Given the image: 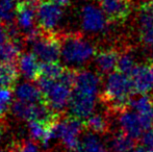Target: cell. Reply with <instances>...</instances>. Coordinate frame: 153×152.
<instances>
[{"label":"cell","instance_id":"6da1fadb","mask_svg":"<svg viewBox=\"0 0 153 152\" xmlns=\"http://www.w3.org/2000/svg\"><path fill=\"white\" fill-rule=\"evenodd\" d=\"M100 89L101 79L97 73L88 70L77 72L68 108L71 116L87 120L94 114Z\"/></svg>","mask_w":153,"mask_h":152},{"label":"cell","instance_id":"7a4b0ae2","mask_svg":"<svg viewBox=\"0 0 153 152\" xmlns=\"http://www.w3.org/2000/svg\"><path fill=\"white\" fill-rule=\"evenodd\" d=\"M61 59L66 68L76 70L83 67L95 56V47L90 41L78 33L59 36Z\"/></svg>","mask_w":153,"mask_h":152},{"label":"cell","instance_id":"3957f363","mask_svg":"<svg viewBox=\"0 0 153 152\" xmlns=\"http://www.w3.org/2000/svg\"><path fill=\"white\" fill-rule=\"evenodd\" d=\"M134 93L132 80L119 71H114L106 76L103 83L102 97L113 110H122L128 104Z\"/></svg>","mask_w":153,"mask_h":152},{"label":"cell","instance_id":"277c9868","mask_svg":"<svg viewBox=\"0 0 153 152\" xmlns=\"http://www.w3.org/2000/svg\"><path fill=\"white\" fill-rule=\"evenodd\" d=\"M36 85L43 94L44 102L55 114L62 115L69 108L73 87L62 83L59 79H50L40 76Z\"/></svg>","mask_w":153,"mask_h":152},{"label":"cell","instance_id":"5b68a950","mask_svg":"<svg viewBox=\"0 0 153 152\" xmlns=\"http://www.w3.org/2000/svg\"><path fill=\"white\" fill-rule=\"evenodd\" d=\"M85 123L75 117L59 116L51 124L53 138L61 141L62 147L68 151H73L80 143V136Z\"/></svg>","mask_w":153,"mask_h":152},{"label":"cell","instance_id":"8992f818","mask_svg":"<svg viewBox=\"0 0 153 152\" xmlns=\"http://www.w3.org/2000/svg\"><path fill=\"white\" fill-rule=\"evenodd\" d=\"M30 46L41 63H54L61 59V39L56 33L41 30Z\"/></svg>","mask_w":153,"mask_h":152},{"label":"cell","instance_id":"52a82bcc","mask_svg":"<svg viewBox=\"0 0 153 152\" xmlns=\"http://www.w3.org/2000/svg\"><path fill=\"white\" fill-rule=\"evenodd\" d=\"M62 18V6L50 0L41 1L36 10V25L43 31L54 33Z\"/></svg>","mask_w":153,"mask_h":152},{"label":"cell","instance_id":"ba28073f","mask_svg":"<svg viewBox=\"0 0 153 152\" xmlns=\"http://www.w3.org/2000/svg\"><path fill=\"white\" fill-rule=\"evenodd\" d=\"M109 19L101 7L94 4H87L81 12V27L83 31L92 35L104 33L108 26Z\"/></svg>","mask_w":153,"mask_h":152},{"label":"cell","instance_id":"9c48e42d","mask_svg":"<svg viewBox=\"0 0 153 152\" xmlns=\"http://www.w3.org/2000/svg\"><path fill=\"white\" fill-rule=\"evenodd\" d=\"M118 125L122 132L133 140L142 139L144 133L148 131L142 118L128 106L120 110L118 116Z\"/></svg>","mask_w":153,"mask_h":152},{"label":"cell","instance_id":"30bf717a","mask_svg":"<svg viewBox=\"0 0 153 152\" xmlns=\"http://www.w3.org/2000/svg\"><path fill=\"white\" fill-rule=\"evenodd\" d=\"M137 24L141 42L146 47L153 48V2H144L140 6Z\"/></svg>","mask_w":153,"mask_h":152},{"label":"cell","instance_id":"8fae6325","mask_svg":"<svg viewBox=\"0 0 153 152\" xmlns=\"http://www.w3.org/2000/svg\"><path fill=\"white\" fill-rule=\"evenodd\" d=\"M135 94L145 95L153 90V63L150 65H139L131 75Z\"/></svg>","mask_w":153,"mask_h":152},{"label":"cell","instance_id":"7c38bea8","mask_svg":"<svg viewBox=\"0 0 153 152\" xmlns=\"http://www.w3.org/2000/svg\"><path fill=\"white\" fill-rule=\"evenodd\" d=\"M128 108L133 110L142 118L147 130L153 128V99L147 94L132 97L129 100Z\"/></svg>","mask_w":153,"mask_h":152},{"label":"cell","instance_id":"4fadbf2b","mask_svg":"<svg viewBox=\"0 0 153 152\" xmlns=\"http://www.w3.org/2000/svg\"><path fill=\"white\" fill-rule=\"evenodd\" d=\"M19 72L28 81H36L40 77V59L33 52H21L17 62Z\"/></svg>","mask_w":153,"mask_h":152},{"label":"cell","instance_id":"5bb4252c","mask_svg":"<svg viewBox=\"0 0 153 152\" xmlns=\"http://www.w3.org/2000/svg\"><path fill=\"white\" fill-rule=\"evenodd\" d=\"M99 2L107 18L113 21H123L131 10V0H99Z\"/></svg>","mask_w":153,"mask_h":152},{"label":"cell","instance_id":"9a60e30c","mask_svg":"<svg viewBox=\"0 0 153 152\" xmlns=\"http://www.w3.org/2000/svg\"><path fill=\"white\" fill-rule=\"evenodd\" d=\"M119 53L115 49H105L95 55V65L99 73L107 74L117 69L119 62Z\"/></svg>","mask_w":153,"mask_h":152},{"label":"cell","instance_id":"2e32d148","mask_svg":"<svg viewBox=\"0 0 153 152\" xmlns=\"http://www.w3.org/2000/svg\"><path fill=\"white\" fill-rule=\"evenodd\" d=\"M16 99L28 103H41L44 102L43 94L38 85H33L30 81H25L18 85L15 90Z\"/></svg>","mask_w":153,"mask_h":152},{"label":"cell","instance_id":"e0dca14e","mask_svg":"<svg viewBox=\"0 0 153 152\" xmlns=\"http://www.w3.org/2000/svg\"><path fill=\"white\" fill-rule=\"evenodd\" d=\"M71 152H111V150L99 138V134L89 131L83 134L77 148Z\"/></svg>","mask_w":153,"mask_h":152},{"label":"cell","instance_id":"ac0fdd59","mask_svg":"<svg viewBox=\"0 0 153 152\" xmlns=\"http://www.w3.org/2000/svg\"><path fill=\"white\" fill-rule=\"evenodd\" d=\"M19 73L17 64H0V87L13 90Z\"/></svg>","mask_w":153,"mask_h":152},{"label":"cell","instance_id":"d6986e66","mask_svg":"<svg viewBox=\"0 0 153 152\" xmlns=\"http://www.w3.org/2000/svg\"><path fill=\"white\" fill-rule=\"evenodd\" d=\"M134 141L124 132H117L111 136L108 148L111 152H129L135 147Z\"/></svg>","mask_w":153,"mask_h":152},{"label":"cell","instance_id":"ffe728a7","mask_svg":"<svg viewBox=\"0 0 153 152\" xmlns=\"http://www.w3.org/2000/svg\"><path fill=\"white\" fill-rule=\"evenodd\" d=\"M18 3V0H0V22L3 25L15 23Z\"/></svg>","mask_w":153,"mask_h":152},{"label":"cell","instance_id":"44dd1931","mask_svg":"<svg viewBox=\"0 0 153 152\" xmlns=\"http://www.w3.org/2000/svg\"><path fill=\"white\" fill-rule=\"evenodd\" d=\"M22 47L8 41L0 47V64H17Z\"/></svg>","mask_w":153,"mask_h":152},{"label":"cell","instance_id":"7402d4cb","mask_svg":"<svg viewBox=\"0 0 153 152\" xmlns=\"http://www.w3.org/2000/svg\"><path fill=\"white\" fill-rule=\"evenodd\" d=\"M107 119L104 115L94 113L92 116H90L85 121V127L89 129V131L94 132L97 134L104 133L107 129Z\"/></svg>","mask_w":153,"mask_h":152},{"label":"cell","instance_id":"603a6c76","mask_svg":"<svg viewBox=\"0 0 153 152\" xmlns=\"http://www.w3.org/2000/svg\"><path fill=\"white\" fill-rule=\"evenodd\" d=\"M137 66L139 65L137 64V61H135L132 53L125 52L120 55L119 62H118V66H117V71L131 77V75L135 71Z\"/></svg>","mask_w":153,"mask_h":152},{"label":"cell","instance_id":"cb8c5ba5","mask_svg":"<svg viewBox=\"0 0 153 152\" xmlns=\"http://www.w3.org/2000/svg\"><path fill=\"white\" fill-rule=\"evenodd\" d=\"M50 124L43 123V122L40 121H29L28 131L31 140L36 141V143H43V141L45 140V138L47 136V132H48V128Z\"/></svg>","mask_w":153,"mask_h":152},{"label":"cell","instance_id":"d4e9b609","mask_svg":"<svg viewBox=\"0 0 153 152\" xmlns=\"http://www.w3.org/2000/svg\"><path fill=\"white\" fill-rule=\"evenodd\" d=\"M65 67H62L59 62L54 63H41L40 76L50 79H59L64 72Z\"/></svg>","mask_w":153,"mask_h":152},{"label":"cell","instance_id":"484cf974","mask_svg":"<svg viewBox=\"0 0 153 152\" xmlns=\"http://www.w3.org/2000/svg\"><path fill=\"white\" fill-rule=\"evenodd\" d=\"M38 144L33 140H23L14 143L10 147L8 152H39Z\"/></svg>","mask_w":153,"mask_h":152},{"label":"cell","instance_id":"4316f807","mask_svg":"<svg viewBox=\"0 0 153 152\" xmlns=\"http://www.w3.org/2000/svg\"><path fill=\"white\" fill-rule=\"evenodd\" d=\"M8 41H10V39H8L7 30H6L5 25H3L0 22V47L5 44L6 42H8Z\"/></svg>","mask_w":153,"mask_h":152},{"label":"cell","instance_id":"83f0119b","mask_svg":"<svg viewBox=\"0 0 153 152\" xmlns=\"http://www.w3.org/2000/svg\"><path fill=\"white\" fill-rule=\"evenodd\" d=\"M50 1L55 2V3L59 4L61 6H66V5H68V4L70 3L71 0H50Z\"/></svg>","mask_w":153,"mask_h":152},{"label":"cell","instance_id":"f1b7e54d","mask_svg":"<svg viewBox=\"0 0 153 152\" xmlns=\"http://www.w3.org/2000/svg\"><path fill=\"white\" fill-rule=\"evenodd\" d=\"M129 152H147V151H146V149L142 146V147H134L132 150L129 151Z\"/></svg>","mask_w":153,"mask_h":152},{"label":"cell","instance_id":"f546056e","mask_svg":"<svg viewBox=\"0 0 153 152\" xmlns=\"http://www.w3.org/2000/svg\"><path fill=\"white\" fill-rule=\"evenodd\" d=\"M0 152H8V150L5 151V150H2V149H0Z\"/></svg>","mask_w":153,"mask_h":152},{"label":"cell","instance_id":"4dcf8cb0","mask_svg":"<svg viewBox=\"0 0 153 152\" xmlns=\"http://www.w3.org/2000/svg\"><path fill=\"white\" fill-rule=\"evenodd\" d=\"M151 1H152V2H153V0H151Z\"/></svg>","mask_w":153,"mask_h":152},{"label":"cell","instance_id":"1f68e13d","mask_svg":"<svg viewBox=\"0 0 153 152\" xmlns=\"http://www.w3.org/2000/svg\"><path fill=\"white\" fill-rule=\"evenodd\" d=\"M43 1H44V0H43Z\"/></svg>","mask_w":153,"mask_h":152}]
</instances>
